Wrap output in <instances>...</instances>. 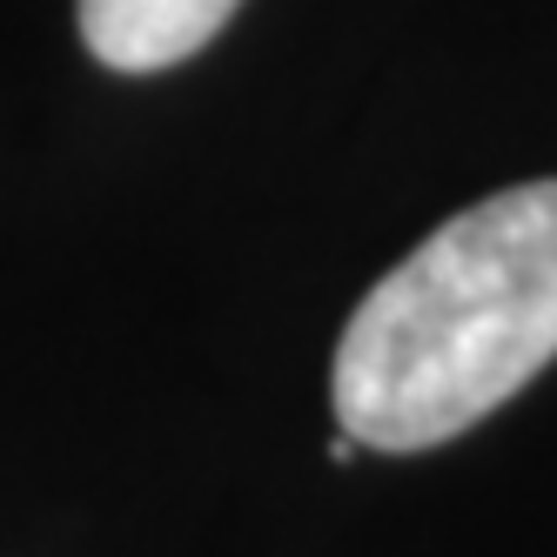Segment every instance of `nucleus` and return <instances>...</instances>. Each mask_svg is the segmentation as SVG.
I'll use <instances>...</instances> for the list:
<instances>
[{
    "mask_svg": "<svg viewBox=\"0 0 557 557\" xmlns=\"http://www.w3.org/2000/svg\"><path fill=\"white\" fill-rule=\"evenodd\" d=\"M557 356V175L450 215L356 302L336 423L356 450H436Z\"/></svg>",
    "mask_w": 557,
    "mask_h": 557,
    "instance_id": "obj_1",
    "label": "nucleus"
},
{
    "mask_svg": "<svg viewBox=\"0 0 557 557\" xmlns=\"http://www.w3.org/2000/svg\"><path fill=\"white\" fill-rule=\"evenodd\" d=\"M349 457H356V436L336 430V436H330V463H349Z\"/></svg>",
    "mask_w": 557,
    "mask_h": 557,
    "instance_id": "obj_3",
    "label": "nucleus"
},
{
    "mask_svg": "<svg viewBox=\"0 0 557 557\" xmlns=\"http://www.w3.org/2000/svg\"><path fill=\"white\" fill-rule=\"evenodd\" d=\"M243 0H82V41L122 74H154L202 54Z\"/></svg>",
    "mask_w": 557,
    "mask_h": 557,
    "instance_id": "obj_2",
    "label": "nucleus"
}]
</instances>
